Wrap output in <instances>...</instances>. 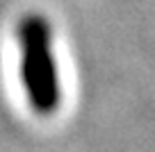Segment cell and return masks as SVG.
Returning <instances> with one entry per match:
<instances>
[{"label":"cell","mask_w":155,"mask_h":152,"mask_svg":"<svg viewBox=\"0 0 155 152\" xmlns=\"http://www.w3.org/2000/svg\"><path fill=\"white\" fill-rule=\"evenodd\" d=\"M21 82L30 107L39 116H53L62 105V84L55 62L53 27L41 14H25L18 23Z\"/></svg>","instance_id":"obj_1"}]
</instances>
